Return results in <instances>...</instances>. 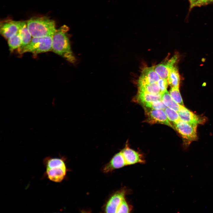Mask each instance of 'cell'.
Listing matches in <instances>:
<instances>
[{"label":"cell","mask_w":213,"mask_h":213,"mask_svg":"<svg viewBox=\"0 0 213 213\" xmlns=\"http://www.w3.org/2000/svg\"><path fill=\"white\" fill-rule=\"evenodd\" d=\"M138 91L146 92L154 94H162L161 91L157 82L148 84L138 85Z\"/></svg>","instance_id":"ac0fdd59"},{"label":"cell","mask_w":213,"mask_h":213,"mask_svg":"<svg viewBox=\"0 0 213 213\" xmlns=\"http://www.w3.org/2000/svg\"><path fill=\"white\" fill-rule=\"evenodd\" d=\"M130 211L129 206L124 198L119 206L116 213H129Z\"/></svg>","instance_id":"603a6c76"},{"label":"cell","mask_w":213,"mask_h":213,"mask_svg":"<svg viewBox=\"0 0 213 213\" xmlns=\"http://www.w3.org/2000/svg\"><path fill=\"white\" fill-rule=\"evenodd\" d=\"M190 2V9L196 7L200 6L201 0H188Z\"/></svg>","instance_id":"d4e9b609"},{"label":"cell","mask_w":213,"mask_h":213,"mask_svg":"<svg viewBox=\"0 0 213 213\" xmlns=\"http://www.w3.org/2000/svg\"><path fill=\"white\" fill-rule=\"evenodd\" d=\"M178 58V55H174L170 59L153 66V68L160 78L167 80L169 74Z\"/></svg>","instance_id":"9c48e42d"},{"label":"cell","mask_w":213,"mask_h":213,"mask_svg":"<svg viewBox=\"0 0 213 213\" xmlns=\"http://www.w3.org/2000/svg\"><path fill=\"white\" fill-rule=\"evenodd\" d=\"M213 3V0H201L200 6Z\"/></svg>","instance_id":"484cf974"},{"label":"cell","mask_w":213,"mask_h":213,"mask_svg":"<svg viewBox=\"0 0 213 213\" xmlns=\"http://www.w3.org/2000/svg\"><path fill=\"white\" fill-rule=\"evenodd\" d=\"M125 166L126 165L120 151L114 156L110 162L104 166L103 171L105 173H108Z\"/></svg>","instance_id":"4fadbf2b"},{"label":"cell","mask_w":213,"mask_h":213,"mask_svg":"<svg viewBox=\"0 0 213 213\" xmlns=\"http://www.w3.org/2000/svg\"><path fill=\"white\" fill-rule=\"evenodd\" d=\"M160 78L154 70L153 66L146 67L141 71L138 80V85L157 82Z\"/></svg>","instance_id":"7c38bea8"},{"label":"cell","mask_w":213,"mask_h":213,"mask_svg":"<svg viewBox=\"0 0 213 213\" xmlns=\"http://www.w3.org/2000/svg\"><path fill=\"white\" fill-rule=\"evenodd\" d=\"M121 152L126 165L145 163V161L142 154L129 148L127 145Z\"/></svg>","instance_id":"30bf717a"},{"label":"cell","mask_w":213,"mask_h":213,"mask_svg":"<svg viewBox=\"0 0 213 213\" xmlns=\"http://www.w3.org/2000/svg\"><path fill=\"white\" fill-rule=\"evenodd\" d=\"M145 107L152 109H159L164 110L167 107L162 100L150 102H146L142 104Z\"/></svg>","instance_id":"7402d4cb"},{"label":"cell","mask_w":213,"mask_h":213,"mask_svg":"<svg viewBox=\"0 0 213 213\" xmlns=\"http://www.w3.org/2000/svg\"><path fill=\"white\" fill-rule=\"evenodd\" d=\"M162 94H154L138 91L137 98L138 100L143 104L146 102L161 100Z\"/></svg>","instance_id":"9a60e30c"},{"label":"cell","mask_w":213,"mask_h":213,"mask_svg":"<svg viewBox=\"0 0 213 213\" xmlns=\"http://www.w3.org/2000/svg\"><path fill=\"white\" fill-rule=\"evenodd\" d=\"M27 23L33 37L53 36L57 30L54 21L46 16L32 18Z\"/></svg>","instance_id":"7a4b0ae2"},{"label":"cell","mask_w":213,"mask_h":213,"mask_svg":"<svg viewBox=\"0 0 213 213\" xmlns=\"http://www.w3.org/2000/svg\"><path fill=\"white\" fill-rule=\"evenodd\" d=\"M19 33L22 41L21 45L17 49L18 52L19 53L24 47L30 42L32 39V36L28 29L27 23L25 21H22Z\"/></svg>","instance_id":"5bb4252c"},{"label":"cell","mask_w":213,"mask_h":213,"mask_svg":"<svg viewBox=\"0 0 213 213\" xmlns=\"http://www.w3.org/2000/svg\"><path fill=\"white\" fill-rule=\"evenodd\" d=\"M162 100L167 107L172 109L177 112L183 106H184L179 105L175 101L167 90L162 93Z\"/></svg>","instance_id":"2e32d148"},{"label":"cell","mask_w":213,"mask_h":213,"mask_svg":"<svg viewBox=\"0 0 213 213\" xmlns=\"http://www.w3.org/2000/svg\"><path fill=\"white\" fill-rule=\"evenodd\" d=\"M167 80L171 87H179L180 76L177 67L174 66L170 72Z\"/></svg>","instance_id":"e0dca14e"},{"label":"cell","mask_w":213,"mask_h":213,"mask_svg":"<svg viewBox=\"0 0 213 213\" xmlns=\"http://www.w3.org/2000/svg\"><path fill=\"white\" fill-rule=\"evenodd\" d=\"M178 112L181 120L193 126H197L199 124H203L206 121L204 117L196 115L184 106Z\"/></svg>","instance_id":"ba28073f"},{"label":"cell","mask_w":213,"mask_h":213,"mask_svg":"<svg viewBox=\"0 0 213 213\" xmlns=\"http://www.w3.org/2000/svg\"><path fill=\"white\" fill-rule=\"evenodd\" d=\"M69 28L64 25L57 29L52 36V51L68 61L75 63L76 59L71 49L67 32Z\"/></svg>","instance_id":"6da1fadb"},{"label":"cell","mask_w":213,"mask_h":213,"mask_svg":"<svg viewBox=\"0 0 213 213\" xmlns=\"http://www.w3.org/2000/svg\"><path fill=\"white\" fill-rule=\"evenodd\" d=\"M22 21L7 20L1 23L0 32L2 36L7 39L17 33L21 27Z\"/></svg>","instance_id":"52a82bcc"},{"label":"cell","mask_w":213,"mask_h":213,"mask_svg":"<svg viewBox=\"0 0 213 213\" xmlns=\"http://www.w3.org/2000/svg\"><path fill=\"white\" fill-rule=\"evenodd\" d=\"M164 110L169 120L173 124L180 120L178 112L175 110L167 107Z\"/></svg>","instance_id":"44dd1931"},{"label":"cell","mask_w":213,"mask_h":213,"mask_svg":"<svg viewBox=\"0 0 213 213\" xmlns=\"http://www.w3.org/2000/svg\"><path fill=\"white\" fill-rule=\"evenodd\" d=\"M52 36H48L33 37L30 42L19 53L23 54L27 52L34 55L52 51Z\"/></svg>","instance_id":"277c9868"},{"label":"cell","mask_w":213,"mask_h":213,"mask_svg":"<svg viewBox=\"0 0 213 213\" xmlns=\"http://www.w3.org/2000/svg\"><path fill=\"white\" fill-rule=\"evenodd\" d=\"M174 128L183 137L184 144L188 146L191 143L197 139V126L192 125L180 120L174 123Z\"/></svg>","instance_id":"5b68a950"},{"label":"cell","mask_w":213,"mask_h":213,"mask_svg":"<svg viewBox=\"0 0 213 213\" xmlns=\"http://www.w3.org/2000/svg\"><path fill=\"white\" fill-rule=\"evenodd\" d=\"M126 191L122 189L116 192L109 199L105 208L106 213H116L117 209L122 200L125 198Z\"/></svg>","instance_id":"8fae6325"},{"label":"cell","mask_w":213,"mask_h":213,"mask_svg":"<svg viewBox=\"0 0 213 213\" xmlns=\"http://www.w3.org/2000/svg\"><path fill=\"white\" fill-rule=\"evenodd\" d=\"M147 121L151 123H159L173 128L168 119L164 110L152 109L145 107Z\"/></svg>","instance_id":"8992f818"},{"label":"cell","mask_w":213,"mask_h":213,"mask_svg":"<svg viewBox=\"0 0 213 213\" xmlns=\"http://www.w3.org/2000/svg\"><path fill=\"white\" fill-rule=\"evenodd\" d=\"M157 83L162 93L167 90L168 85L167 79L160 78L157 82Z\"/></svg>","instance_id":"cb8c5ba5"},{"label":"cell","mask_w":213,"mask_h":213,"mask_svg":"<svg viewBox=\"0 0 213 213\" xmlns=\"http://www.w3.org/2000/svg\"><path fill=\"white\" fill-rule=\"evenodd\" d=\"M169 93L172 99L176 103L182 106H184L183 101L179 89V87L171 88Z\"/></svg>","instance_id":"ffe728a7"},{"label":"cell","mask_w":213,"mask_h":213,"mask_svg":"<svg viewBox=\"0 0 213 213\" xmlns=\"http://www.w3.org/2000/svg\"><path fill=\"white\" fill-rule=\"evenodd\" d=\"M22 41L19 31L8 39V43L9 50L13 51L19 49L21 46Z\"/></svg>","instance_id":"d6986e66"},{"label":"cell","mask_w":213,"mask_h":213,"mask_svg":"<svg viewBox=\"0 0 213 213\" xmlns=\"http://www.w3.org/2000/svg\"><path fill=\"white\" fill-rule=\"evenodd\" d=\"M43 163L45 168L44 175L49 180L59 183L64 179L67 169L62 158L47 156L43 159Z\"/></svg>","instance_id":"3957f363"}]
</instances>
